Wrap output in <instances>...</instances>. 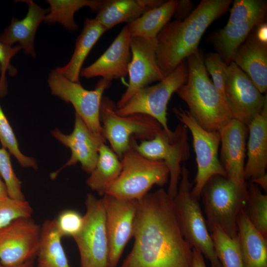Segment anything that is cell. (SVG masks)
<instances>
[{"mask_svg":"<svg viewBox=\"0 0 267 267\" xmlns=\"http://www.w3.org/2000/svg\"><path fill=\"white\" fill-rule=\"evenodd\" d=\"M178 0L165 1L150 9L132 23L127 24L131 37L155 39L173 16Z\"/></svg>","mask_w":267,"mask_h":267,"instance_id":"cell-29","label":"cell"},{"mask_svg":"<svg viewBox=\"0 0 267 267\" xmlns=\"http://www.w3.org/2000/svg\"><path fill=\"white\" fill-rule=\"evenodd\" d=\"M219 132L221 144L220 161L226 178L240 186H246L244 171L247 126L232 119Z\"/></svg>","mask_w":267,"mask_h":267,"instance_id":"cell-18","label":"cell"},{"mask_svg":"<svg viewBox=\"0 0 267 267\" xmlns=\"http://www.w3.org/2000/svg\"><path fill=\"white\" fill-rule=\"evenodd\" d=\"M210 232L222 267H243L238 235L230 237L218 227H213Z\"/></svg>","mask_w":267,"mask_h":267,"instance_id":"cell-31","label":"cell"},{"mask_svg":"<svg viewBox=\"0 0 267 267\" xmlns=\"http://www.w3.org/2000/svg\"><path fill=\"white\" fill-rule=\"evenodd\" d=\"M1 92L0 90V96ZM0 141L2 147L13 155L21 166L38 169L35 159L24 155L20 150L14 133L0 104Z\"/></svg>","mask_w":267,"mask_h":267,"instance_id":"cell-33","label":"cell"},{"mask_svg":"<svg viewBox=\"0 0 267 267\" xmlns=\"http://www.w3.org/2000/svg\"><path fill=\"white\" fill-rule=\"evenodd\" d=\"M267 3L264 0H235L226 25L256 19H265Z\"/></svg>","mask_w":267,"mask_h":267,"instance_id":"cell-34","label":"cell"},{"mask_svg":"<svg viewBox=\"0 0 267 267\" xmlns=\"http://www.w3.org/2000/svg\"><path fill=\"white\" fill-rule=\"evenodd\" d=\"M46 2L49 3L50 7L44 21L48 24L58 23L72 32L78 29L74 20L75 13L85 6L97 12L103 0H48Z\"/></svg>","mask_w":267,"mask_h":267,"instance_id":"cell-30","label":"cell"},{"mask_svg":"<svg viewBox=\"0 0 267 267\" xmlns=\"http://www.w3.org/2000/svg\"><path fill=\"white\" fill-rule=\"evenodd\" d=\"M107 30L94 19L86 18L78 36L73 55L68 63L56 70L71 81L80 83L83 63L91 49Z\"/></svg>","mask_w":267,"mask_h":267,"instance_id":"cell-25","label":"cell"},{"mask_svg":"<svg viewBox=\"0 0 267 267\" xmlns=\"http://www.w3.org/2000/svg\"><path fill=\"white\" fill-rule=\"evenodd\" d=\"M116 104L108 96H103L100 108V121L104 137L111 149L121 159L131 147L134 138L142 140L152 138L163 128L153 118L143 114L120 116Z\"/></svg>","mask_w":267,"mask_h":267,"instance_id":"cell-7","label":"cell"},{"mask_svg":"<svg viewBox=\"0 0 267 267\" xmlns=\"http://www.w3.org/2000/svg\"><path fill=\"white\" fill-rule=\"evenodd\" d=\"M193 2L190 0H178L177 5L173 15L175 20H182L193 10Z\"/></svg>","mask_w":267,"mask_h":267,"instance_id":"cell-40","label":"cell"},{"mask_svg":"<svg viewBox=\"0 0 267 267\" xmlns=\"http://www.w3.org/2000/svg\"><path fill=\"white\" fill-rule=\"evenodd\" d=\"M163 0H103L95 20L108 30L123 23L130 24L146 11L163 3Z\"/></svg>","mask_w":267,"mask_h":267,"instance_id":"cell-23","label":"cell"},{"mask_svg":"<svg viewBox=\"0 0 267 267\" xmlns=\"http://www.w3.org/2000/svg\"><path fill=\"white\" fill-rule=\"evenodd\" d=\"M186 82L176 91L188 110L204 130L219 131L232 119L225 99L209 79L199 50L187 58Z\"/></svg>","mask_w":267,"mask_h":267,"instance_id":"cell-3","label":"cell"},{"mask_svg":"<svg viewBox=\"0 0 267 267\" xmlns=\"http://www.w3.org/2000/svg\"><path fill=\"white\" fill-rule=\"evenodd\" d=\"M52 135L62 144L69 148L71 155L68 161L59 170L50 174L53 179L64 168L80 163L82 169L90 174L94 169L98 159L99 149L106 141L94 134L81 118L75 113L72 132L66 134L58 129L52 131Z\"/></svg>","mask_w":267,"mask_h":267,"instance_id":"cell-17","label":"cell"},{"mask_svg":"<svg viewBox=\"0 0 267 267\" xmlns=\"http://www.w3.org/2000/svg\"><path fill=\"white\" fill-rule=\"evenodd\" d=\"M83 226L73 237L80 254V267H110L109 242L102 199L87 194Z\"/></svg>","mask_w":267,"mask_h":267,"instance_id":"cell-11","label":"cell"},{"mask_svg":"<svg viewBox=\"0 0 267 267\" xmlns=\"http://www.w3.org/2000/svg\"><path fill=\"white\" fill-rule=\"evenodd\" d=\"M156 46V38L131 37L132 58L128 68L129 84L116 104L117 109L123 107L140 89L164 78L157 63Z\"/></svg>","mask_w":267,"mask_h":267,"instance_id":"cell-16","label":"cell"},{"mask_svg":"<svg viewBox=\"0 0 267 267\" xmlns=\"http://www.w3.org/2000/svg\"><path fill=\"white\" fill-rule=\"evenodd\" d=\"M24 1L28 5L26 16L22 20L13 17L10 25L0 34V41L10 46L18 43L25 54L35 58V36L49 9L41 7L32 0Z\"/></svg>","mask_w":267,"mask_h":267,"instance_id":"cell-22","label":"cell"},{"mask_svg":"<svg viewBox=\"0 0 267 267\" xmlns=\"http://www.w3.org/2000/svg\"><path fill=\"white\" fill-rule=\"evenodd\" d=\"M192 267H207L202 253L194 248L192 249Z\"/></svg>","mask_w":267,"mask_h":267,"instance_id":"cell-41","label":"cell"},{"mask_svg":"<svg viewBox=\"0 0 267 267\" xmlns=\"http://www.w3.org/2000/svg\"><path fill=\"white\" fill-rule=\"evenodd\" d=\"M212 267H214L212 266Z\"/></svg>","mask_w":267,"mask_h":267,"instance_id":"cell-46","label":"cell"},{"mask_svg":"<svg viewBox=\"0 0 267 267\" xmlns=\"http://www.w3.org/2000/svg\"><path fill=\"white\" fill-rule=\"evenodd\" d=\"M131 39L127 25L95 61L82 69L80 76L87 79L100 76L111 82L126 77L132 58Z\"/></svg>","mask_w":267,"mask_h":267,"instance_id":"cell-19","label":"cell"},{"mask_svg":"<svg viewBox=\"0 0 267 267\" xmlns=\"http://www.w3.org/2000/svg\"><path fill=\"white\" fill-rule=\"evenodd\" d=\"M172 110L176 118L190 131L192 135L197 170L191 192L198 199L203 188L211 178L216 175L226 177L218 157L220 134L219 131L204 130L188 110L181 107H174Z\"/></svg>","mask_w":267,"mask_h":267,"instance_id":"cell-12","label":"cell"},{"mask_svg":"<svg viewBox=\"0 0 267 267\" xmlns=\"http://www.w3.org/2000/svg\"><path fill=\"white\" fill-rule=\"evenodd\" d=\"M265 20L256 19L226 25L214 34L213 39L217 53L227 65L233 62L237 50L252 30Z\"/></svg>","mask_w":267,"mask_h":267,"instance_id":"cell-28","label":"cell"},{"mask_svg":"<svg viewBox=\"0 0 267 267\" xmlns=\"http://www.w3.org/2000/svg\"><path fill=\"white\" fill-rule=\"evenodd\" d=\"M237 229L243 267H267V241L252 224L242 209Z\"/></svg>","mask_w":267,"mask_h":267,"instance_id":"cell-24","label":"cell"},{"mask_svg":"<svg viewBox=\"0 0 267 267\" xmlns=\"http://www.w3.org/2000/svg\"><path fill=\"white\" fill-rule=\"evenodd\" d=\"M122 168L121 159L111 148L102 143L99 149L96 164L89 174L87 184L91 190L103 196L119 177Z\"/></svg>","mask_w":267,"mask_h":267,"instance_id":"cell-27","label":"cell"},{"mask_svg":"<svg viewBox=\"0 0 267 267\" xmlns=\"http://www.w3.org/2000/svg\"><path fill=\"white\" fill-rule=\"evenodd\" d=\"M245 212L254 226L267 238V195L252 182L247 184Z\"/></svg>","mask_w":267,"mask_h":267,"instance_id":"cell-32","label":"cell"},{"mask_svg":"<svg viewBox=\"0 0 267 267\" xmlns=\"http://www.w3.org/2000/svg\"><path fill=\"white\" fill-rule=\"evenodd\" d=\"M187 76V64L184 60L158 83L137 91L123 107L116 108L117 113L120 116L147 115L158 122L166 131L170 132L167 118L168 103L172 94L186 82Z\"/></svg>","mask_w":267,"mask_h":267,"instance_id":"cell-10","label":"cell"},{"mask_svg":"<svg viewBox=\"0 0 267 267\" xmlns=\"http://www.w3.org/2000/svg\"><path fill=\"white\" fill-rule=\"evenodd\" d=\"M48 84L51 93L74 107L75 113L83 120L89 130L105 140L100 121V108L104 91L111 81L101 78L93 90L83 88L80 83L70 81L56 70L49 75Z\"/></svg>","mask_w":267,"mask_h":267,"instance_id":"cell-9","label":"cell"},{"mask_svg":"<svg viewBox=\"0 0 267 267\" xmlns=\"http://www.w3.org/2000/svg\"><path fill=\"white\" fill-rule=\"evenodd\" d=\"M247 126L249 138L244 176L245 180H251L267 174V104Z\"/></svg>","mask_w":267,"mask_h":267,"instance_id":"cell-21","label":"cell"},{"mask_svg":"<svg viewBox=\"0 0 267 267\" xmlns=\"http://www.w3.org/2000/svg\"><path fill=\"white\" fill-rule=\"evenodd\" d=\"M231 0H202L182 20L169 22L156 37V57L164 77L198 50L207 28L228 9Z\"/></svg>","mask_w":267,"mask_h":267,"instance_id":"cell-2","label":"cell"},{"mask_svg":"<svg viewBox=\"0 0 267 267\" xmlns=\"http://www.w3.org/2000/svg\"><path fill=\"white\" fill-rule=\"evenodd\" d=\"M104 208L109 242L110 267L117 265L129 241L133 237L138 201L105 194L101 198Z\"/></svg>","mask_w":267,"mask_h":267,"instance_id":"cell-14","label":"cell"},{"mask_svg":"<svg viewBox=\"0 0 267 267\" xmlns=\"http://www.w3.org/2000/svg\"><path fill=\"white\" fill-rule=\"evenodd\" d=\"M0 267H36L33 261H30L22 264L14 266H5L0 263Z\"/></svg>","mask_w":267,"mask_h":267,"instance_id":"cell-43","label":"cell"},{"mask_svg":"<svg viewBox=\"0 0 267 267\" xmlns=\"http://www.w3.org/2000/svg\"><path fill=\"white\" fill-rule=\"evenodd\" d=\"M0 176L6 188L8 196L17 200H25L21 182L12 168L10 153L4 147L0 148Z\"/></svg>","mask_w":267,"mask_h":267,"instance_id":"cell-36","label":"cell"},{"mask_svg":"<svg viewBox=\"0 0 267 267\" xmlns=\"http://www.w3.org/2000/svg\"><path fill=\"white\" fill-rule=\"evenodd\" d=\"M121 161V172L105 194L139 201L153 186L163 187L169 181V172L164 161L148 159L132 146Z\"/></svg>","mask_w":267,"mask_h":267,"instance_id":"cell-5","label":"cell"},{"mask_svg":"<svg viewBox=\"0 0 267 267\" xmlns=\"http://www.w3.org/2000/svg\"><path fill=\"white\" fill-rule=\"evenodd\" d=\"M192 183L184 166L178 191L173 199L177 220L182 234L193 249L199 250L214 267H222L216 256L212 239L198 199L191 194Z\"/></svg>","mask_w":267,"mask_h":267,"instance_id":"cell-6","label":"cell"},{"mask_svg":"<svg viewBox=\"0 0 267 267\" xmlns=\"http://www.w3.org/2000/svg\"><path fill=\"white\" fill-rule=\"evenodd\" d=\"M255 28L238 48L233 62L262 94L267 89V42L258 37Z\"/></svg>","mask_w":267,"mask_h":267,"instance_id":"cell-20","label":"cell"},{"mask_svg":"<svg viewBox=\"0 0 267 267\" xmlns=\"http://www.w3.org/2000/svg\"><path fill=\"white\" fill-rule=\"evenodd\" d=\"M0 71H1V68H0Z\"/></svg>","mask_w":267,"mask_h":267,"instance_id":"cell-45","label":"cell"},{"mask_svg":"<svg viewBox=\"0 0 267 267\" xmlns=\"http://www.w3.org/2000/svg\"><path fill=\"white\" fill-rule=\"evenodd\" d=\"M132 250L121 267H192V248L184 238L173 199L164 188L138 201Z\"/></svg>","mask_w":267,"mask_h":267,"instance_id":"cell-1","label":"cell"},{"mask_svg":"<svg viewBox=\"0 0 267 267\" xmlns=\"http://www.w3.org/2000/svg\"><path fill=\"white\" fill-rule=\"evenodd\" d=\"M251 182L254 183L259 186H260L266 192L267 191V174L260 177L259 178H254L251 180Z\"/></svg>","mask_w":267,"mask_h":267,"instance_id":"cell-42","label":"cell"},{"mask_svg":"<svg viewBox=\"0 0 267 267\" xmlns=\"http://www.w3.org/2000/svg\"><path fill=\"white\" fill-rule=\"evenodd\" d=\"M33 213V208L26 200L0 196V230L16 219L31 217Z\"/></svg>","mask_w":267,"mask_h":267,"instance_id":"cell-35","label":"cell"},{"mask_svg":"<svg viewBox=\"0 0 267 267\" xmlns=\"http://www.w3.org/2000/svg\"><path fill=\"white\" fill-rule=\"evenodd\" d=\"M247 196V185L240 186L220 175L211 178L200 195L209 231L218 227L230 237H235L238 216L244 209Z\"/></svg>","mask_w":267,"mask_h":267,"instance_id":"cell-4","label":"cell"},{"mask_svg":"<svg viewBox=\"0 0 267 267\" xmlns=\"http://www.w3.org/2000/svg\"><path fill=\"white\" fill-rule=\"evenodd\" d=\"M36 267H70L54 220H46L41 226Z\"/></svg>","mask_w":267,"mask_h":267,"instance_id":"cell-26","label":"cell"},{"mask_svg":"<svg viewBox=\"0 0 267 267\" xmlns=\"http://www.w3.org/2000/svg\"><path fill=\"white\" fill-rule=\"evenodd\" d=\"M204 63L207 72L212 76L214 86L225 99L224 85L228 65L217 53L208 54L204 58Z\"/></svg>","mask_w":267,"mask_h":267,"instance_id":"cell-38","label":"cell"},{"mask_svg":"<svg viewBox=\"0 0 267 267\" xmlns=\"http://www.w3.org/2000/svg\"><path fill=\"white\" fill-rule=\"evenodd\" d=\"M224 96L232 119L246 126L267 104L250 77L234 62L227 67Z\"/></svg>","mask_w":267,"mask_h":267,"instance_id":"cell-13","label":"cell"},{"mask_svg":"<svg viewBox=\"0 0 267 267\" xmlns=\"http://www.w3.org/2000/svg\"><path fill=\"white\" fill-rule=\"evenodd\" d=\"M131 145L145 157L164 161L169 172L167 193L173 199L177 194L180 175L181 163L190 156L187 129L182 124L169 132L163 129L152 138L142 140L137 144L134 140Z\"/></svg>","mask_w":267,"mask_h":267,"instance_id":"cell-8","label":"cell"},{"mask_svg":"<svg viewBox=\"0 0 267 267\" xmlns=\"http://www.w3.org/2000/svg\"><path fill=\"white\" fill-rule=\"evenodd\" d=\"M6 186L1 178L0 176V196H7Z\"/></svg>","mask_w":267,"mask_h":267,"instance_id":"cell-44","label":"cell"},{"mask_svg":"<svg viewBox=\"0 0 267 267\" xmlns=\"http://www.w3.org/2000/svg\"><path fill=\"white\" fill-rule=\"evenodd\" d=\"M41 226L32 218L15 220L0 230V263L14 266L34 261L38 250Z\"/></svg>","mask_w":267,"mask_h":267,"instance_id":"cell-15","label":"cell"},{"mask_svg":"<svg viewBox=\"0 0 267 267\" xmlns=\"http://www.w3.org/2000/svg\"><path fill=\"white\" fill-rule=\"evenodd\" d=\"M54 220L57 229L62 237H74L80 232L84 223V216L73 209L63 210Z\"/></svg>","mask_w":267,"mask_h":267,"instance_id":"cell-37","label":"cell"},{"mask_svg":"<svg viewBox=\"0 0 267 267\" xmlns=\"http://www.w3.org/2000/svg\"><path fill=\"white\" fill-rule=\"evenodd\" d=\"M20 45L10 46L0 41V90L1 96L4 93L6 86V72L11 76H15L17 70L10 64V61L20 50Z\"/></svg>","mask_w":267,"mask_h":267,"instance_id":"cell-39","label":"cell"}]
</instances>
